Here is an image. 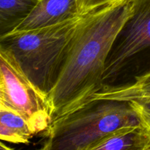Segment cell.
<instances>
[{"label": "cell", "mask_w": 150, "mask_h": 150, "mask_svg": "<svg viewBox=\"0 0 150 150\" xmlns=\"http://www.w3.org/2000/svg\"><path fill=\"white\" fill-rule=\"evenodd\" d=\"M131 14L107 60L104 87L134 69L137 76L150 71V0H131Z\"/></svg>", "instance_id": "obj_4"}, {"label": "cell", "mask_w": 150, "mask_h": 150, "mask_svg": "<svg viewBox=\"0 0 150 150\" xmlns=\"http://www.w3.org/2000/svg\"><path fill=\"white\" fill-rule=\"evenodd\" d=\"M142 126L129 102L97 100L54 120L44 150H91L118 132Z\"/></svg>", "instance_id": "obj_3"}, {"label": "cell", "mask_w": 150, "mask_h": 150, "mask_svg": "<svg viewBox=\"0 0 150 150\" xmlns=\"http://www.w3.org/2000/svg\"><path fill=\"white\" fill-rule=\"evenodd\" d=\"M0 150H16L14 149H13V148H10V146H7L6 144H4L3 142H1V144H0ZM38 150H44L43 148H41V149H38Z\"/></svg>", "instance_id": "obj_13"}, {"label": "cell", "mask_w": 150, "mask_h": 150, "mask_svg": "<svg viewBox=\"0 0 150 150\" xmlns=\"http://www.w3.org/2000/svg\"><path fill=\"white\" fill-rule=\"evenodd\" d=\"M139 116L141 124L150 135V100L129 102Z\"/></svg>", "instance_id": "obj_11"}, {"label": "cell", "mask_w": 150, "mask_h": 150, "mask_svg": "<svg viewBox=\"0 0 150 150\" xmlns=\"http://www.w3.org/2000/svg\"><path fill=\"white\" fill-rule=\"evenodd\" d=\"M91 150H150V135L143 126L125 129Z\"/></svg>", "instance_id": "obj_9"}, {"label": "cell", "mask_w": 150, "mask_h": 150, "mask_svg": "<svg viewBox=\"0 0 150 150\" xmlns=\"http://www.w3.org/2000/svg\"><path fill=\"white\" fill-rule=\"evenodd\" d=\"M35 133L19 113L0 104V138L13 144H29Z\"/></svg>", "instance_id": "obj_8"}, {"label": "cell", "mask_w": 150, "mask_h": 150, "mask_svg": "<svg viewBox=\"0 0 150 150\" xmlns=\"http://www.w3.org/2000/svg\"><path fill=\"white\" fill-rule=\"evenodd\" d=\"M131 12V0H119L85 15L48 95L52 122L86 105L103 89L108 56Z\"/></svg>", "instance_id": "obj_1"}, {"label": "cell", "mask_w": 150, "mask_h": 150, "mask_svg": "<svg viewBox=\"0 0 150 150\" xmlns=\"http://www.w3.org/2000/svg\"><path fill=\"white\" fill-rule=\"evenodd\" d=\"M117 1L119 0H78L79 13L83 16Z\"/></svg>", "instance_id": "obj_12"}, {"label": "cell", "mask_w": 150, "mask_h": 150, "mask_svg": "<svg viewBox=\"0 0 150 150\" xmlns=\"http://www.w3.org/2000/svg\"><path fill=\"white\" fill-rule=\"evenodd\" d=\"M97 100L125 102L150 100V71L136 76L130 82L105 86L94 95L92 101Z\"/></svg>", "instance_id": "obj_7"}, {"label": "cell", "mask_w": 150, "mask_h": 150, "mask_svg": "<svg viewBox=\"0 0 150 150\" xmlns=\"http://www.w3.org/2000/svg\"><path fill=\"white\" fill-rule=\"evenodd\" d=\"M0 104L19 113L35 135L48 130L52 123L48 95L28 78L14 56L1 48Z\"/></svg>", "instance_id": "obj_5"}, {"label": "cell", "mask_w": 150, "mask_h": 150, "mask_svg": "<svg viewBox=\"0 0 150 150\" xmlns=\"http://www.w3.org/2000/svg\"><path fill=\"white\" fill-rule=\"evenodd\" d=\"M80 16L78 0H39L29 16L14 32L48 27Z\"/></svg>", "instance_id": "obj_6"}, {"label": "cell", "mask_w": 150, "mask_h": 150, "mask_svg": "<svg viewBox=\"0 0 150 150\" xmlns=\"http://www.w3.org/2000/svg\"><path fill=\"white\" fill-rule=\"evenodd\" d=\"M84 16L48 27L9 33L0 37V48L10 51L28 78L48 96Z\"/></svg>", "instance_id": "obj_2"}, {"label": "cell", "mask_w": 150, "mask_h": 150, "mask_svg": "<svg viewBox=\"0 0 150 150\" xmlns=\"http://www.w3.org/2000/svg\"><path fill=\"white\" fill-rule=\"evenodd\" d=\"M39 0H0V37L14 32Z\"/></svg>", "instance_id": "obj_10"}]
</instances>
